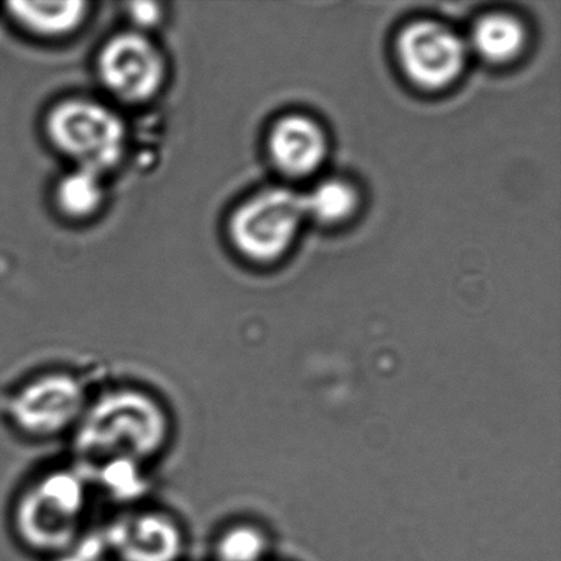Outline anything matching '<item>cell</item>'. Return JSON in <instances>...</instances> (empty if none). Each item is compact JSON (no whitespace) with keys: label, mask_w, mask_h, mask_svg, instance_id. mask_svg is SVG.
Returning <instances> with one entry per match:
<instances>
[{"label":"cell","mask_w":561,"mask_h":561,"mask_svg":"<svg viewBox=\"0 0 561 561\" xmlns=\"http://www.w3.org/2000/svg\"><path fill=\"white\" fill-rule=\"evenodd\" d=\"M128 13L131 21L140 27H152L162 19L161 5L156 2H134L129 4Z\"/></svg>","instance_id":"e0dca14e"},{"label":"cell","mask_w":561,"mask_h":561,"mask_svg":"<svg viewBox=\"0 0 561 561\" xmlns=\"http://www.w3.org/2000/svg\"><path fill=\"white\" fill-rule=\"evenodd\" d=\"M84 467L92 488H101L107 497L126 508L137 505V500L147 492V466L128 459H113L102 463Z\"/></svg>","instance_id":"8fae6325"},{"label":"cell","mask_w":561,"mask_h":561,"mask_svg":"<svg viewBox=\"0 0 561 561\" xmlns=\"http://www.w3.org/2000/svg\"><path fill=\"white\" fill-rule=\"evenodd\" d=\"M266 537L251 524H233L219 530L213 543L216 561H261L266 553Z\"/></svg>","instance_id":"5bb4252c"},{"label":"cell","mask_w":561,"mask_h":561,"mask_svg":"<svg viewBox=\"0 0 561 561\" xmlns=\"http://www.w3.org/2000/svg\"><path fill=\"white\" fill-rule=\"evenodd\" d=\"M47 136L57 150L73 159L77 168L103 174L123 159L124 121L104 104L71 99L49 112Z\"/></svg>","instance_id":"277c9868"},{"label":"cell","mask_w":561,"mask_h":561,"mask_svg":"<svg viewBox=\"0 0 561 561\" xmlns=\"http://www.w3.org/2000/svg\"><path fill=\"white\" fill-rule=\"evenodd\" d=\"M102 174L95 170L76 168L60 179L57 186L59 210L70 218L84 219L93 216L103 205Z\"/></svg>","instance_id":"4fadbf2b"},{"label":"cell","mask_w":561,"mask_h":561,"mask_svg":"<svg viewBox=\"0 0 561 561\" xmlns=\"http://www.w3.org/2000/svg\"><path fill=\"white\" fill-rule=\"evenodd\" d=\"M9 13L25 30L38 36L68 35L80 26L87 15L88 4L81 0L68 2H11Z\"/></svg>","instance_id":"30bf717a"},{"label":"cell","mask_w":561,"mask_h":561,"mask_svg":"<svg viewBox=\"0 0 561 561\" xmlns=\"http://www.w3.org/2000/svg\"><path fill=\"white\" fill-rule=\"evenodd\" d=\"M99 76L114 96L126 103L150 101L167 79L161 51L141 33L128 32L112 38L99 57Z\"/></svg>","instance_id":"52a82bcc"},{"label":"cell","mask_w":561,"mask_h":561,"mask_svg":"<svg viewBox=\"0 0 561 561\" xmlns=\"http://www.w3.org/2000/svg\"><path fill=\"white\" fill-rule=\"evenodd\" d=\"M268 151L284 173L306 175L322 163L327 156V139L312 119L289 115L274 126L268 137Z\"/></svg>","instance_id":"9c48e42d"},{"label":"cell","mask_w":561,"mask_h":561,"mask_svg":"<svg viewBox=\"0 0 561 561\" xmlns=\"http://www.w3.org/2000/svg\"><path fill=\"white\" fill-rule=\"evenodd\" d=\"M112 561H181L186 533L178 516L147 505H131L102 527Z\"/></svg>","instance_id":"8992f818"},{"label":"cell","mask_w":561,"mask_h":561,"mask_svg":"<svg viewBox=\"0 0 561 561\" xmlns=\"http://www.w3.org/2000/svg\"><path fill=\"white\" fill-rule=\"evenodd\" d=\"M525 30L519 21L504 14L483 16L472 30V46L492 62H505L519 54L525 44Z\"/></svg>","instance_id":"7c38bea8"},{"label":"cell","mask_w":561,"mask_h":561,"mask_svg":"<svg viewBox=\"0 0 561 561\" xmlns=\"http://www.w3.org/2000/svg\"><path fill=\"white\" fill-rule=\"evenodd\" d=\"M399 59L416 85L438 90L458 79L466 62V44L447 26L414 22L399 36Z\"/></svg>","instance_id":"ba28073f"},{"label":"cell","mask_w":561,"mask_h":561,"mask_svg":"<svg viewBox=\"0 0 561 561\" xmlns=\"http://www.w3.org/2000/svg\"><path fill=\"white\" fill-rule=\"evenodd\" d=\"M307 217L321 222H337L354 211L355 191L343 181H327L305 195Z\"/></svg>","instance_id":"9a60e30c"},{"label":"cell","mask_w":561,"mask_h":561,"mask_svg":"<svg viewBox=\"0 0 561 561\" xmlns=\"http://www.w3.org/2000/svg\"><path fill=\"white\" fill-rule=\"evenodd\" d=\"M46 561H112L102 527L87 529L69 547Z\"/></svg>","instance_id":"2e32d148"},{"label":"cell","mask_w":561,"mask_h":561,"mask_svg":"<svg viewBox=\"0 0 561 561\" xmlns=\"http://www.w3.org/2000/svg\"><path fill=\"white\" fill-rule=\"evenodd\" d=\"M92 483L84 467H59L33 478L13 507L16 540L44 559L69 547L85 527Z\"/></svg>","instance_id":"7a4b0ae2"},{"label":"cell","mask_w":561,"mask_h":561,"mask_svg":"<svg viewBox=\"0 0 561 561\" xmlns=\"http://www.w3.org/2000/svg\"><path fill=\"white\" fill-rule=\"evenodd\" d=\"M306 217L305 195L268 188L234 211L229 225L230 239L249 260L271 262L288 250Z\"/></svg>","instance_id":"5b68a950"},{"label":"cell","mask_w":561,"mask_h":561,"mask_svg":"<svg viewBox=\"0 0 561 561\" xmlns=\"http://www.w3.org/2000/svg\"><path fill=\"white\" fill-rule=\"evenodd\" d=\"M172 437L173 420L163 401L150 390L123 383L91 396L70 438L81 465L90 467L113 459L151 465Z\"/></svg>","instance_id":"6da1fadb"},{"label":"cell","mask_w":561,"mask_h":561,"mask_svg":"<svg viewBox=\"0 0 561 561\" xmlns=\"http://www.w3.org/2000/svg\"><path fill=\"white\" fill-rule=\"evenodd\" d=\"M91 396L90 388L76 373H38L9 396L5 416L16 433L32 442L71 437Z\"/></svg>","instance_id":"3957f363"}]
</instances>
